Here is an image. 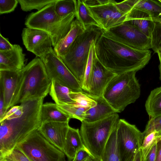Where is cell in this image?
I'll list each match as a JSON object with an SVG mask.
<instances>
[{
  "label": "cell",
  "mask_w": 161,
  "mask_h": 161,
  "mask_svg": "<svg viewBox=\"0 0 161 161\" xmlns=\"http://www.w3.org/2000/svg\"><path fill=\"white\" fill-rule=\"evenodd\" d=\"M96 57L106 68L116 75L137 71L149 63L152 52L133 49L102 35L95 42Z\"/></svg>",
  "instance_id": "obj_1"
},
{
  "label": "cell",
  "mask_w": 161,
  "mask_h": 161,
  "mask_svg": "<svg viewBox=\"0 0 161 161\" xmlns=\"http://www.w3.org/2000/svg\"><path fill=\"white\" fill-rule=\"evenodd\" d=\"M43 98L24 102L21 115L0 121V159L10 153L41 125L40 112Z\"/></svg>",
  "instance_id": "obj_2"
},
{
  "label": "cell",
  "mask_w": 161,
  "mask_h": 161,
  "mask_svg": "<svg viewBox=\"0 0 161 161\" xmlns=\"http://www.w3.org/2000/svg\"><path fill=\"white\" fill-rule=\"evenodd\" d=\"M21 74L16 104L30 100L44 98L49 93L52 81L40 58L32 60L21 70Z\"/></svg>",
  "instance_id": "obj_3"
},
{
  "label": "cell",
  "mask_w": 161,
  "mask_h": 161,
  "mask_svg": "<svg viewBox=\"0 0 161 161\" xmlns=\"http://www.w3.org/2000/svg\"><path fill=\"white\" fill-rule=\"evenodd\" d=\"M54 3L48 4L41 10L30 14L25 22L27 28L40 30L47 33L54 47L69 32L75 18V13L63 17H60L55 11Z\"/></svg>",
  "instance_id": "obj_4"
},
{
  "label": "cell",
  "mask_w": 161,
  "mask_h": 161,
  "mask_svg": "<svg viewBox=\"0 0 161 161\" xmlns=\"http://www.w3.org/2000/svg\"><path fill=\"white\" fill-rule=\"evenodd\" d=\"M136 72L131 71L116 75L103 92V97L117 113L123 111L140 97L141 89Z\"/></svg>",
  "instance_id": "obj_5"
},
{
  "label": "cell",
  "mask_w": 161,
  "mask_h": 161,
  "mask_svg": "<svg viewBox=\"0 0 161 161\" xmlns=\"http://www.w3.org/2000/svg\"><path fill=\"white\" fill-rule=\"evenodd\" d=\"M104 30L91 25L86 28L66 52L60 57L65 64L81 85L83 82L91 44L96 41Z\"/></svg>",
  "instance_id": "obj_6"
},
{
  "label": "cell",
  "mask_w": 161,
  "mask_h": 161,
  "mask_svg": "<svg viewBox=\"0 0 161 161\" xmlns=\"http://www.w3.org/2000/svg\"><path fill=\"white\" fill-rule=\"evenodd\" d=\"M119 119L116 113L97 121L81 122L80 133L82 140L94 157L101 160L107 143Z\"/></svg>",
  "instance_id": "obj_7"
},
{
  "label": "cell",
  "mask_w": 161,
  "mask_h": 161,
  "mask_svg": "<svg viewBox=\"0 0 161 161\" xmlns=\"http://www.w3.org/2000/svg\"><path fill=\"white\" fill-rule=\"evenodd\" d=\"M16 147L31 161H66L64 152L48 142L38 130Z\"/></svg>",
  "instance_id": "obj_8"
},
{
  "label": "cell",
  "mask_w": 161,
  "mask_h": 161,
  "mask_svg": "<svg viewBox=\"0 0 161 161\" xmlns=\"http://www.w3.org/2000/svg\"><path fill=\"white\" fill-rule=\"evenodd\" d=\"M116 145L120 161H133L141 149L144 136L134 125L119 119L116 127Z\"/></svg>",
  "instance_id": "obj_9"
},
{
  "label": "cell",
  "mask_w": 161,
  "mask_h": 161,
  "mask_svg": "<svg viewBox=\"0 0 161 161\" xmlns=\"http://www.w3.org/2000/svg\"><path fill=\"white\" fill-rule=\"evenodd\" d=\"M40 58L51 81L55 80L74 92L82 91L80 83L62 59L50 48Z\"/></svg>",
  "instance_id": "obj_10"
},
{
  "label": "cell",
  "mask_w": 161,
  "mask_h": 161,
  "mask_svg": "<svg viewBox=\"0 0 161 161\" xmlns=\"http://www.w3.org/2000/svg\"><path fill=\"white\" fill-rule=\"evenodd\" d=\"M92 15L105 31L124 22L126 15L113 0H84Z\"/></svg>",
  "instance_id": "obj_11"
},
{
  "label": "cell",
  "mask_w": 161,
  "mask_h": 161,
  "mask_svg": "<svg viewBox=\"0 0 161 161\" xmlns=\"http://www.w3.org/2000/svg\"><path fill=\"white\" fill-rule=\"evenodd\" d=\"M102 35L133 49L148 50L152 48L151 38L127 21L107 31H104Z\"/></svg>",
  "instance_id": "obj_12"
},
{
  "label": "cell",
  "mask_w": 161,
  "mask_h": 161,
  "mask_svg": "<svg viewBox=\"0 0 161 161\" xmlns=\"http://www.w3.org/2000/svg\"><path fill=\"white\" fill-rule=\"evenodd\" d=\"M21 80V70H0V90L3 94L7 112L16 104Z\"/></svg>",
  "instance_id": "obj_13"
},
{
  "label": "cell",
  "mask_w": 161,
  "mask_h": 161,
  "mask_svg": "<svg viewBox=\"0 0 161 161\" xmlns=\"http://www.w3.org/2000/svg\"><path fill=\"white\" fill-rule=\"evenodd\" d=\"M23 43L27 50L41 58L50 48L52 43L49 35L42 30L30 28L23 29Z\"/></svg>",
  "instance_id": "obj_14"
},
{
  "label": "cell",
  "mask_w": 161,
  "mask_h": 161,
  "mask_svg": "<svg viewBox=\"0 0 161 161\" xmlns=\"http://www.w3.org/2000/svg\"><path fill=\"white\" fill-rule=\"evenodd\" d=\"M116 75L104 66L96 56L90 79L89 91L87 93L93 97L103 96L108 85Z\"/></svg>",
  "instance_id": "obj_15"
},
{
  "label": "cell",
  "mask_w": 161,
  "mask_h": 161,
  "mask_svg": "<svg viewBox=\"0 0 161 161\" xmlns=\"http://www.w3.org/2000/svg\"><path fill=\"white\" fill-rule=\"evenodd\" d=\"M69 127V122L47 121L41 124L38 130L48 142L63 152Z\"/></svg>",
  "instance_id": "obj_16"
},
{
  "label": "cell",
  "mask_w": 161,
  "mask_h": 161,
  "mask_svg": "<svg viewBox=\"0 0 161 161\" xmlns=\"http://www.w3.org/2000/svg\"><path fill=\"white\" fill-rule=\"evenodd\" d=\"M25 55L19 45H13L9 50L0 51V70L20 71L25 66Z\"/></svg>",
  "instance_id": "obj_17"
},
{
  "label": "cell",
  "mask_w": 161,
  "mask_h": 161,
  "mask_svg": "<svg viewBox=\"0 0 161 161\" xmlns=\"http://www.w3.org/2000/svg\"><path fill=\"white\" fill-rule=\"evenodd\" d=\"M125 21L128 22L150 38L155 23L147 13L133 8L126 14Z\"/></svg>",
  "instance_id": "obj_18"
},
{
  "label": "cell",
  "mask_w": 161,
  "mask_h": 161,
  "mask_svg": "<svg viewBox=\"0 0 161 161\" xmlns=\"http://www.w3.org/2000/svg\"><path fill=\"white\" fill-rule=\"evenodd\" d=\"M88 94L90 97L96 102L97 104L86 112L83 121L87 122H95L118 113L103 96L96 97Z\"/></svg>",
  "instance_id": "obj_19"
},
{
  "label": "cell",
  "mask_w": 161,
  "mask_h": 161,
  "mask_svg": "<svg viewBox=\"0 0 161 161\" xmlns=\"http://www.w3.org/2000/svg\"><path fill=\"white\" fill-rule=\"evenodd\" d=\"M86 28L76 19L73 21L70 28L64 38L53 48L57 55L63 56L76 38L85 31Z\"/></svg>",
  "instance_id": "obj_20"
},
{
  "label": "cell",
  "mask_w": 161,
  "mask_h": 161,
  "mask_svg": "<svg viewBox=\"0 0 161 161\" xmlns=\"http://www.w3.org/2000/svg\"><path fill=\"white\" fill-rule=\"evenodd\" d=\"M78 129L69 127L67 133L63 152L69 161L73 160L77 152L85 147Z\"/></svg>",
  "instance_id": "obj_21"
},
{
  "label": "cell",
  "mask_w": 161,
  "mask_h": 161,
  "mask_svg": "<svg viewBox=\"0 0 161 161\" xmlns=\"http://www.w3.org/2000/svg\"><path fill=\"white\" fill-rule=\"evenodd\" d=\"M70 117L60 110L55 103H46L42 105L40 112L41 124L45 122H69Z\"/></svg>",
  "instance_id": "obj_22"
},
{
  "label": "cell",
  "mask_w": 161,
  "mask_h": 161,
  "mask_svg": "<svg viewBox=\"0 0 161 161\" xmlns=\"http://www.w3.org/2000/svg\"><path fill=\"white\" fill-rule=\"evenodd\" d=\"M132 8L148 14L155 22H161V2L159 0H129Z\"/></svg>",
  "instance_id": "obj_23"
},
{
  "label": "cell",
  "mask_w": 161,
  "mask_h": 161,
  "mask_svg": "<svg viewBox=\"0 0 161 161\" xmlns=\"http://www.w3.org/2000/svg\"><path fill=\"white\" fill-rule=\"evenodd\" d=\"M71 91L68 87L53 80L49 94L55 103L57 105H71L75 102L70 96Z\"/></svg>",
  "instance_id": "obj_24"
},
{
  "label": "cell",
  "mask_w": 161,
  "mask_h": 161,
  "mask_svg": "<svg viewBox=\"0 0 161 161\" xmlns=\"http://www.w3.org/2000/svg\"><path fill=\"white\" fill-rule=\"evenodd\" d=\"M145 107L150 119L161 115V86L151 91L146 101Z\"/></svg>",
  "instance_id": "obj_25"
},
{
  "label": "cell",
  "mask_w": 161,
  "mask_h": 161,
  "mask_svg": "<svg viewBox=\"0 0 161 161\" xmlns=\"http://www.w3.org/2000/svg\"><path fill=\"white\" fill-rule=\"evenodd\" d=\"M75 18L85 28L91 25L101 28L99 23L92 15L84 0H76Z\"/></svg>",
  "instance_id": "obj_26"
},
{
  "label": "cell",
  "mask_w": 161,
  "mask_h": 161,
  "mask_svg": "<svg viewBox=\"0 0 161 161\" xmlns=\"http://www.w3.org/2000/svg\"><path fill=\"white\" fill-rule=\"evenodd\" d=\"M116 127L112 131L107 143L101 157L102 161H120L116 145Z\"/></svg>",
  "instance_id": "obj_27"
},
{
  "label": "cell",
  "mask_w": 161,
  "mask_h": 161,
  "mask_svg": "<svg viewBox=\"0 0 161 161\" xmlns=\"http://www.w3.org/2000/svg\"><path fill=\"white\" fill-rule=\"evenodd\" d=\"M93 41L92 42L86 66L84 80L81 84L82 90L88 92L89 91V85L91 76L92 70L93 65L96 58L95 53V42Z\"/></svg>",
  "instance_id": "obj_28"
},
{
  "label": "cell",
  "mask_w": 161,
  "mask_h": 161,
  "mask_svg": "<svg viewBox=\"0 0 161 161\" xmlns=\"http://www.w3.org/2000/svg\"><path fill=\"white\" fill-rule=\"evenodd\" d=\"M69 95L71 98L75 102L71 105L84 108L88 110L97 104L96 102L90 97L87 93L82 91L74 92L71 91Z\"/></svg>",
  "instance_id": "obj_29"
},
{
  "label": "cell",
  "mask_w": 161,
  "mask_h": 161,
  "mask_svg": "<svg viewBox=\"0 0 161 161\" xmlns=\"http://www.w3.org/2000/svg\"><path fill=\"white\" fill-rule=\"evenodd\" d=\"M55 11L60 17H64L75 13L76 8V0H58L54 4Z\"/></svg>",
  "instance_id": "obj_30"
},
{
  "label": "cell",
  "mask_w": 161,
  "mask_h": 161,
  "mask_svg": "<svg viewBox=\"0 0 161 161\" xmlns=\"http://www.w3.org/2000/svg\"><path fill=\"white\" fill-rule=\"evenodd\" d=\"M58 0H18L21 9L30 11L33 9L39 11L47 5L54 3Z\"/></svg>",
  "instance_id": "obj_31"
},
{
  "label": "cell",
  "mask_w": 161,
  "mask_h": 161,
  "mask_svg": "<svg viewBox=\"0 0 161 161\" xmlns=\"http://www.w3.org/2000/svg\"><path fill=\"white\" fill-rule=\"evenodd\" d=\"M58 108L71 118L77 119L81 122L84 120L86 109L70 104L57 105Z\"/></svg>",
  "instance_id": "obj_32"
},
{
  "label": "cell",
  "mask_w": 161,
  "mask_h": 161,
  "mask_svg": "<svg viewBox=\"0 0 161 161\" xmlns=\"http://www.w3.org/2000/svg\"><path fill=\"white\" fill-rule=\"evenodd\" d=\"M156 133V131L152 132L144 137L141 147L142 161H144L153 147L157 143Z\"/></svg>",
  "instance_id": "obj_33"
},
{
  "label": "cell",
  "mask_w": 161,
  "mask_h": 161,
  "mask_svg": "<svg viewBox=\"0 0 161 161\" xmlns=\"http://www.w3.org/2000/svg\"><path fill=\"white\" fill-rule=\"evenodd\" d=\"M154 29L152 33L151 38L152 50L156 53L161 51V22H155Z\"/></svg>",
  "instance_id": "obj_34"
},
{
  "label": "cell",
  "mask_w": 161,
  "mask_h": 161,
  "mask_svg": "<svg viewBox=\"0 0 161 161\" xmlns=\"http://www.w3.org/2000/svg\"><path fill=\"white\" fill-rule=\"evenodd\" d=\"M161 131V115L153 119H149L144 131V137L148 134L153 132Z\"/></svg>",
  "instance_id": "obj_35"
},
{
  "label": "cell",
  "mask_w": 161,
  "mask_h": 161,
  "mask_svg": "<svg viewBox=\"0 0 161 161\" xmlns=\"http://www.w3.org/2000/svg\"><path fill=\"white\" fill-rule=\"evenodd\" d=\"M5 161H31L17 147L0 159Z\"/></svg>",
  "instance_id": "obj_36"
},
{
  "label": "cell",
  "mask_w": 161,
  "mask_h": 161,
  "mask_svg": "<svg viewBox=\"0 0 161 161\" xmlns=\"http://www.w3.org/2000/svg\"><path fill=\"white\" fill-rule=\"evenodd\" d=\"M24 110V108L22 103H21L20 105L14 106L7 112L0 121L17 118L22 114Z\"/></svg>",
  "instance_id": "obj_37"
},
{
  "label": "cell",
  "mask_w": 161,
  "mask_h": 161,
  "mask_svg": "<svg viewBox=\"0 0 161 161\" xmlns=\"http://www.w3.org/2000/svg\"><path fill=\"white\" fill-rule=\"evenodd\" d=\"M18 0H0V14H1L10 13L14 11L17 7Z\"/></svg>",
  "instance_id": "obj_38"
},
{
  "label": "cell",
  "mask_w": 161,
  "mask_h": 161,
  "mask_svg": "<svg viewBox=\"0 0 161 161\" xmlns=\"http://www.w3.org/2000/svg\"><path fill=\"white\" fill-rule=\"evenodd\" d=\"M93 157L85 147L81 149L76 153L73 161H86Z\"/></svg>",
  "instance_id": "obj_39"
},
{
  "label": "cell",
  "mask_w": 161,
  "mask_h": 161,
  "mask_svg": "<svg viewBox=\"0 0 161 161\" xmlns=\"http://www.w3.org/2000/svg\"><path fill=\"white\" fill-rule=\"evenodd\" d=\"M13 45L0 34V51H5L12 48Z\"/></svg>",
  "instance_id": "obj_40"
},
{
  "label": "cell",
  "mask_w": 161,
  "mask_h": 161,
  "mask_svg": "<svg viewBox=\"0 0 161 161\" xmlns=\"http://www.w3.org/2000/svg\"><path fill=\"white\" fill-rule=\"evenodd\" d=\"M157 149V143L153 147L144 161H156Z\"/></svg>",
  "instance_id": "obj_41"
},
{
  "label": "cell",
  "mask_w": 161,
  "mask_h": 161,
  "mask_svg": "<svg viewBox=\"0 0 161 161\" xmlns=\"http://www.w3.org/2000/svg\"><path fill=\"white\" fill-rule=\"evenodd\" d=\"M0 120H1L7 112L4 107V103L2 91H0Z\"/></svg>",
  "instance_id": "obj_42"
},
{
  "label": "cell",
  "mask_w": 161,
  "mask_h": 161,
  "mask_svg": "<svg viewBox=\"0 0 161 161\" xmlns=\"http://www.w3.org/2000/svg\"><path fill=\"white\" fill-rule=\"evenodd\" d=\"M157 149L156 161H161V140L157 143Z\"/></svg>",
  "instance_id": "obj_43"
},
{
  "label": "cell",
  "mask_w": 161,
  "mask_h": 161,
  "mask_svg": "<svg viewBox=\"0 0 161 161\" xmlns=\"http://www.w3.org/2000/svg\"><path fill=\"white\" fill-rule=\"evenodd\" d=\"M133 161H142V152L141 149L136 154Z\"/></svg>",
  "instance_id": "obj_44"
},
{
  "label": "cell",
  "mask_w": 161,
  "mask_h": 161,
  "mask_svg": "<svg viewBox=\"0 0 161 161\" xmlns=\"http://www.w3.org/2000/svg\"><path fill=\"white\" fill-rule=\"evenodd\" d=\"M157 53L158 54L159 62V69L160 73V79L161 81V51H158L157 52Z\"/></svg>",
  "instance_id": "obj_45"
},
{
  "label": "cell",
  "mask_w": 161,
  "mask_h": 161,
  "mask_svg": "<svg viewBox=\"0 0 161 161\" xmlns=\"http://www.w3.org/2000/svg\"><path fill=\"white\" fill-rule=\"evenodd\" d=\"M156 139L157 142L161 140V131L156 133Z\"/></svg>",
  "instance_id": "obj_46"
},
{
  "label": "cell",
  "mask_w": 161,
  "mask_h": 161,
  "mask_svg": "<svg viewBox=\"0 0 161 161\" xmlns=\"http://www.w3.org/2000/svg\"><path fill=\"white\" fill-rule=\"evenodd\" d=\"M86 161H102L100 159L95 158L94 157H92Z\"/></svg>",
  "instance_id": "obj_47"
},
{
  "label": "cell",
  "mask_w": 161,
  "mask_h": 161,
  "mask_svg": "<svg viewBox=\"0 0 161 161\" xmlns=\"http://www.w3.org/2000/svg\"><path fill=\"white\" fill-rule=\"evenodd\" d=\"M159 0V1L160 2H161V0Z\"/></svg>",
  "instance_id": "obj_48"
},
{
  "label": "cell",
  "mask_w": 161,
  "mask_h": 161,
  "mask_svg": "<svg viewBox=\"0 0 161 161\" xmlns=\"http://www.w3.org/2000/svg\"><path fill=\"white\" fill-rule=\"evenodd\" d=\"M3 161V160H2V161Z\"/></svg>",
  "instance_id": "obj_49"
},
{
  "label": "cell",
  "mask_w": 161,
  "mask_h": 161,
  "mask_svg": "<svg viewBox=\"0 0 161 161\" xmlns=\"http://www.w3.org/2000/svg\"><path fill=\"white\" fill-rule=\"evenodd\" d=\"M73 161V160H72V161Z\"/></svg>",
  "instance_id": "obj_50"
}]
</instances>
